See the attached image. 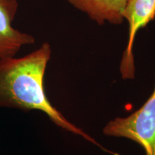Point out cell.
Wrapping results in <instances>:
<instances>
[{"label":"cell","instance_id":"1","mask_svg":"<svg viewBox=\"0 0 155 155\" xmlns=\"http://www.w3.org/2000/svg\"><path fill=\"white\" fill-rule=\"evenodd\" d=\"M51 53L50 45L44 42L38 50L24 57L0 59V108L43 112L58 127L116 155L66 119L49 101L45 92L44 76Z\"/></svg>","mask_w":155,"mask_h":155},{"label":"cell","instance_id":"2","mask_svg":"<svg viewBox=\"0 0 155 155\" xmlns=\"http://www.w3.org/2000/svg\"><path fill=\"white\" fill-rule=\"evenodd\" d=\"M104 134L134 141L143 147L146 155H155V87L139 109L127 117H118L108 122Z\"/></svg>","mask_w":155,"mask_h":155},{"label":"cell","instance_id":"3","mask_svg":"<svg viewBox=\"0 0 155 155\" xmlns=\"http://www.w3.org/2000/svg\"><path fill=\"white\" fill-rule=\"evenodd\" d=\"M124 17L129 23V38L122 56L120 71L124 79H132L135 74L133 46L136 35L155 19V0H128Z\"/></svg>","mask_w":155,"mask_h":155},{"label":"cell","instance_id":"4","mask_svg":"<svg viewBox=\"0 0 155 155\" xmlns=\"http://www.w3.org/2000/svg\"><path fill=\"white\" fill-rule=\"evenodd\" d=\"M18 7L17 0H0V59L15 57L23 46L35 42L31 35L12 26Z\"/></svg>","mask_w":155,"mask_h":155},{"label":"cell","instance_id":"5","mask_svg":"<svg viewBox=\"0 0 155 155\" xmlns=\"http://www.w3.org/2000/svg\"><path fill=\"white\" fill-rule=\"evenodd\" d=\"M71 5L86 12L98 25L108 22L120 25L124 22V12L128 0H68Z\"/></svg>","mask_w":155,"mask_h":155}]
</instances>
